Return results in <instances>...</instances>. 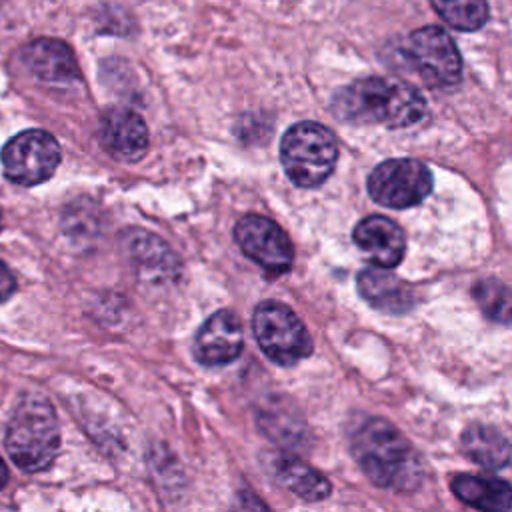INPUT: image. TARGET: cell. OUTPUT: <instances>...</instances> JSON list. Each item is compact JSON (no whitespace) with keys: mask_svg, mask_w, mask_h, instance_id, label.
I'll return each mask as SVG.
<instances>
[{"mask_svg":"<svg viewBox=\"0 0 512 512\" xmlns=\"http://www.w3.org/2000/svg\"><path fill=\"white\" fill-rule=\"evenodd\" d=\"M16 292V278L12 270L0 260V304L6 302Z\"/></svg>","mask_w":512,"mask_h":512,"instance_id":"cell-21","label":"cell"},{"mask_svg":"<svg viewBox=\"0 0 512 512\" xmlns=\"http://www.w3.org/2000/svg\"><path fill=\"white\" fill-rule=\"evenodd\" d=\"M126 246L132 262L142 274L154 278H174L178 274V258L162 238L144 230H134L130 232Z\"/></svg>","mask_w":512,"mask_h":512,"instance_id":"cell-17","label":"cell"},{"mask_svg":"<svg viewBox=\"0 0 512 512\" xmlns=\"http://www.w3.org/2000/svg\"><path fill=\"white\" fill-rule=\"evenodd\" d=\"M462 452L482 468L500 470L512 460V444L508 438L494 426L472 424L464 430Z\"/></svg>","mask_w":512,"mask_h":512,"instance_id":"cell-16","label":"cell"},{"mask_svg":"<svg viewBox=\"0 0 512 512\" xmlns=\"http://www.w3.org/2000/svg\"><path fill=\"white\" fill-rule=\"evenodd\" d=\"M234 238L240 250L270 276H280L294 262V248L286 232L270 218L246 214L234 226Z\"/></svg>","mask_w":512,"mask_h":512,"instance_id":"cell-9","label":"cell"},{"mask_svg":"<svg viewBox=\"0 0 512 512\" xmlns=\"http://www.w3.org/2000/svg\"><path fill=\"white\" fill-rule=\"evenodd\" d=\"M100 142L116 160L136 162L148 150L146 122L130 108H110L100 120Z\"/></svg>","mask_w":512,"mask_h":512,"instance_id":"cell-11","label":"cell"},{"mask_svg":"<svg viewBox=\"0 0 512 512\" xmlns=\"http://www.w3.org/2000/svg\"><path fill=\"white\" fill-rule=\"evenodd\" d=\"M252 330L262 352L280 366H292L312 352L306 326L278 300H264L254 308Z\"/></svg>","mask_w":512,"mask_h":512,"instance_id":"cell-5","label":"cell"},{"mask_svg":"<svg viewBox=\"0 0 512 512\" xmlns=\"http://www.w3.org/2000/svg\"><path fill=\"white\" fill-rule=\"evenodd\" d=\"M338 144L334 134L318 122L290 126L280 142V162L286 176L300 188L320 186L334 170Z\"/></svg>","mask_w":512,"mask_h":512,"instance_id":"cell-4","label":"cell"},{"mask_svg":"<svg viewBox=\"0 0 512 512\" xmlns=\"http://www.w3.org/2000/svg\"><path fill=\"white\" fill-rule=\"evenodd\" d=\"M0 226H2V216H0Z\"/></svg>","mask_w":512,"mask_h":512,"instance_id":"cell-23","label":"cell"},{"mask_svg":"<svg viewBox=\"0 0 512 512\" xmlns=\"http://www.w3.org/2000/svg\"><path fill=\"white\" fill-rule=\"evenodd\" d=\"M358 290L364 300L386 314H404L414 306V290L380 266L358 274Z\"/></svg>","mask_w":512,"mask_h":512,"instance_id":"cell-14","label":"cell"},{"mask_svg":"<svg viewBox=\"0 0 512 512\" xmlns=\"http://www.w3.org/2000/svg\"><path fill=\"white\" fill-rule=\"evenodd\" d=\"M274 472L278 480L302 500L318 502V500H324L332 490L324 474H320L306 462L292 456H280L274 464Z\"/></svg>","mask_w":512,"mask_h":512,"instance_id":"cell-18","label":"cell"},{"mask_svg":"<svg viewBox=\"0 0 512 512\" xmlns=\"http://www.w3.org/2000/svg\"><path fill=\"white\" fill-rule=\"evenodd\" d=\"M6 482H8V468H6L4 460L0 458V490L6 486Z\"/></svg>","mask_w":512,"mask_h":512,"instance_id":"cell-22","label":"cell"},{"mask_svg":"<svg viewBox=\"0 0 512 512\" xmlns=\"http://www.w3.org/2000/svg\"><path fill=\"white\" fill-rule=\"evenodd\" d=\"M340 120L408 128L424 120L426 100L412 86L396 78H362L336 92L332 102Z\"/></svg>","mask_w":512,"mask_h":512,"instance_id":"cell-2","label":"cell"},{"mask_svg":"<svg viewBox=\"0 0 512 512\" xmlns=\"http://www.w3.org/2000/svg\"><path fill=\"white\" fill-rule=\"evenodd\" d=\"M354 244L372 264L380 268H394L406 252L402 228L394 220L380 214L366 216L356 224Z\"/></svg>","mask_w":512,"mask_h":512,"instance_id":"cell-12","label":"cell"},{"mask_svg":"<svg viewBox=\"0 0 512 512\" xmlns=\"http://www.w3.org/2000/svg\"><path fill=\"white\" fill-rule=\"evenodd\" d=\"M26 68L46 84H74L80 80V68L76 64L70 46L58 38H38L22 50Z\"/></svg>","mask_w":512,"mask_h":512,"instance_id":"cell-13","label":"cell"},{"mask_svg":"<svg viewBox=\"0 0 512 512\" xmlns=\"http://www.w3.org/2000/svg\"><path fill=\"white\" fill-rule=\"evenodd\" d=\"M452 492L458 500L478 510H512V486L502 478L458 474L452 478Z\"/></svg>","mask_w":512,"mask_h":512,"instance_id":"cell-15","label":"cell"},{"mask_svg":"<svg viewBox=\"0 0 512 512\" xmlns=\"http://www.w3.org/2000/svg\"><path fill=\"white\" fill-rule=\"evenodd\" d=\"M402 54L412 70L432 88L456 86L462 78L460 52L446 30L424 26L406 36Z\"/></svg>","mask_w":512,"mask_h":512,"instance_id":"cell-6","label":"cell"},{"mask_svg":"<svg viewBox=\"0 0 512 512\" xmlns=\"http://www.w3.org/2000/svg\"><path fill=\"white\" fill-rule=\"evenodd\" d=\"M350 450L364 474L390 490H412L422 480V462L402 432L378 416H360L350 428Z\"/></svg>","mask_w":512,"mask_h":512,"instance_id":"cell-1","label":"cell"},{"mask_svg":"<svg viewBox=\"0 0 512 512\" xmlns=\"http://www.w3.org/2000/svg\"><path fill=\"white\" fill-rule=\"evenodd\" d=\"M4 444L20 470L48 468L60 448V428L52 404L40 394L24 396L8 420Z\"/></svg>","mask_w":512,"mask_h":512,"instance_id":"cell-3","label":"cell"},{"mask_svg":"<svg viewBox=\"0 0 512 512\" xmlns=\"http://www.w3.org/2000/svg\"><path fill=\"white\" fill-rule=\"evenodd\" d=\"M430 4L448 26L462 32L478 30L488 20L486 0H430Z\"/></svg>","mask_w":512,"mask_h":512,"instance_id":"cell-19","label":"cell"},{"mask_svg":"<svg viewBox=\"0 0 512 512\" xmlns=\"http://www.w3.org/2000/svg\"><path fill=\"white\" fill-rule=\"evenodd\" d=\"M472 296L488 320L512 324V290L506 284L494 278L480 280L474 284Z\"/></svg>","mask_w":512,"mask_h":512,"instance_id":"cell-20","label":"cell"},{"mask_svg":"<svg viewBox=\"0 0 512 512\" xmlns=\"http://www.w3.org/2000/svg\"><path fill=\"white\" fill-rule=\"evenodd\" d=\"M372 200L388 208H410L432 192L430 170L412 158H394L378 164L368 176Z\"/></svg>","mask_w":512,"mask_h":512,"instance_id":"cell-8","label":"cell"},{"mask_svg":"<svg viewBox=\"0 0 512 512\" xmlns=\"http://www.w3.org/2000/svg\"><path fill=\"white\" fill-rule=\"evenodd\" d=\"M4 176L18 186H36L48 180L60 164V146L44 130L30 128L12 136L2 152Z\"/></svg>","mask_w":512,"mask_h":512,"instance_id":"cell-7","label":"cell"},{"mask_svg":"<svg viewBox=\"0 0 512 512\" xmlns=\"http://www.w3.org/2000/svg\"><path fill=\"white\" fill-rule=\"evenodd\" d=\"M244 334L238 316L232 310L214 312L196 332L194 356L204 366H224L242 352Z\"/></svg>","mask_w":512,"mask_h":512,"instance_id":"cell-10","label":"cell"}]
</instances>
